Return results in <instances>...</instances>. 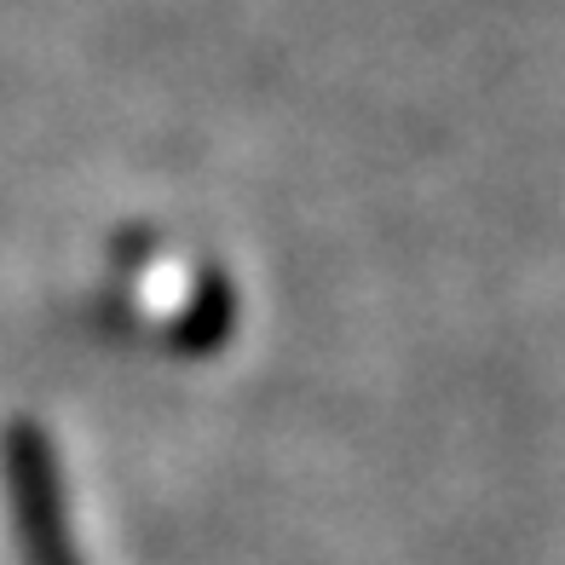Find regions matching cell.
Here are the masks:
<instances>
[{
  "instance_id": "cell-1",
  "label": "cell",
  "mask_w": 565,
  "mask_h": 565,
  "mask_svg": "<svg viewBox=\"0 0 565 565\" xmlns=\"http://www.w3.org/2000/svg\"><path fill=\"white\" fill-rule=\"evenodd\" d=\"M7 502H12V525H18V548L30 565H75L70 554V531H64V491H58V461L46 450L41 427L12 422L7 445Z\"/></svg>"
}]
</instances>
